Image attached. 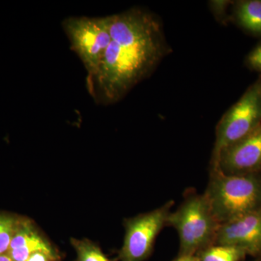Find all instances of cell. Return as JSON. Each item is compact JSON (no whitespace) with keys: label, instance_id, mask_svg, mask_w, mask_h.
Listing matches in <instances>:
<instances>
[{"label":"cell","instance_id":"30bf717a","mask_svg":"<svg viewBox=\"0 0 261 261\" xmlns=\"http://www.w3.org/2000/svg\"><path fill=\"white\" fill-rule=\"evenodd\" d=\"M235 15L239 24L254 34H261V1L247 0L238 3Z\"/></svg>","mask_w":261,"mask_h":261},{"label":"cell","instance_id":"ac0fdd59","mask_svg":"<svg viewBox=\"0 0 261 261\" xmlns=\"http://www.w3.org/2000/svg\"><path fill=\"white\" fill-rule=\"evenodd\" d=\"M0 261H14L7 254H1L0 255Z\"/></svg>","mask_w":261,"mask_h":261},{"label":"cell","instance_id":"52a82bcc","mask_svg":"<svg viewBox=\"0 0 261 261\" xmlns=\"http://www.w3.org/2000/svg\"><path fill=\"white\" fill-rule=\"evenodd\" d=\"M212 168L227 175L260 173L261 125L250 135L223 149L212 161Z\"/></svg>","mask_w":261,"mask_h":261},{"label":"cell","instance_id":"7c38bea8","mask_svg":"<svg viewBox=\"0 0 261 261\" xmlns=\"http://www.w3.org/2000/svg\"><path fill=\"white\" fill-rule=\"evenodd\" d=\"M71 243L77 252V261H110L99 247L89 240H72Z\"/></svg>","mask_w":261,"mask_h":261},{"label":"cell","instance_id":"8992f818","mask_svg":"<svg viewBox=\"0 0 261 261\" xmlns=\"http://www.w3.org/2000/svg\"><path fill=\"white\" fill-rule=\"evenodd\" d=\"M173 201L126 223L124 242L119 253L121 261H143L150 255L158 235L167 226Z\"/></svg>","mask_w":261,"mask_h":261},{"label":"cell","instance_id":"5bb4252c","mask_svg":"<svg viewBox=\"0 0 261 261\" xmlns=\"http://www.w3.org/2000/svg\"><path fill=\"white\" fill-rule=\"evenodd\" d=\"M247 62L254 70L261 72V44L250 53Z\"/></svg>","mask_w":261,"mask_h":261},{"label":"cell","instance_id":"e0dca14e","mask_svg":"<svg viewBox=\"0 0 261 261\" xmlns=\"http://www.w3.org/2000/svg\"><path fill=\"white\" fill-rule=\"evenodd\" d=\"M173 261H197V259L195 256H191V255H178Z\"/></svg>","mask_w":261,"mask_h":261},{"label":"cell","instance_id":"ffe728a7","mask_svg":"<svg viewBox=\"0 0 261 261\" xmlns=\"http://www.w3.org/2000/svg\"><path fill=\"white\" fill-rule=\"evenodd\" d=\"M197 261H198V260H197Z\"/></svg>","mask_w":261,"mask_h":261},{"label":"cell","instance_id":"4fadbf2b","mask_svg":"<svg viewBox=\"0 0 261 261\" xmlns=\"http://www.w3.org/2000/svg\"><path fill=\"white\" fill-rule=\"evenodd\" d=\"M19 222L13 218L0 216V255L8 252Z\"/></svg>","mask_w":261,"mask_h":261},{"label":"cell","instance_id":"3957f363","mask_svg":"<svg viewBox=\"0 0 261 261\" xmlns=\"http://www.w3.org/2000/svg\"><path fill=\"white\" fill-rule=\"evenodd\" d=\"M220 224L205 194H191L168 217L167 226L177 231L179 255L197 256L216 245Z\"/></svg>","mask_w":261,"mask_h":261},{"label":"cell","instance_id":"d6986e66","mask_svg":"<svg viewBox=\"0 0 261 261\" xmlns=\"http://www.w3.org/2000/svg\"><path fill=\"white\" fill-rule=\"evenodd\" d=\"M253 261H260V259H256V260H255Z\"/></svg>","mask_w":261,"mask_h":261},{"label":"cell","instance_id":"8fae6325","mask_svg":"<svg viewBox=\"0 0 261 261\" xmlns=\"http://www.w3.org/2000/svg\"><path fill=\"white\" fill-rule=\"evenodd\" d=\"M240 247L226 245H214L196 256L198 261H243L247 257Z\"/></svg>","mask_w":261,"mask_h":261},{"label":"cell","instance_id":"5b68a950","mask_svg":"<svg viewBox=\"0 0 261 261\" xmlns=\"http://www.w3.org/2000/svg\"><path fill=\"white\" fill-rule=\"evenodd\" d=\"M261 125V82L251 86L220 121L212 161L220 152Z\"/></svg>","mask_w":261,"mask_h":261},{"label":"cell","instance_id":"2e32d148","mask_svg":"<svg viewBox=\"0 0 261 261\" xmlns=\"http://www.w3.org/2000/svg\"><path fill=\"white\" fill-rule=\"evenodd\" d=\"M228 2L227 1H214L211 2L212 9L214 10L216 15H224L227 8Z\"/></svg>","mask_w":261,"mask_h":261},{"label":"cell","instance_id":"7a4b0ae2","mask_svg":"<svg viewBox=\"0 0 261 261\" xmlns=\"http://www.w3.org/2000/svg\"><path fill=\"white\" fill-rule=\"evenodd\" d=\"M204 194L222 224L261 208V175H227L212 168Z\"/></svg>","mask_w":261,"mask_h":261},{"label":"cell","instance_id":"9a60e30c","mask_svg":"<svg viewBox=\"0 0 261 261\" xmlns=\"http://www.w3.org/2000/svg\"><path fill=\"white\" fill-rule=\"evenodd\" d=\"M56 255H51L44 252H37L33 253L27 261H56Z\"/></svg>","mask_w":261,"mask_h":261},{"label":"cell","instance_id":"277c9868","mask_svg":"<svg viewBox=\"0 0 261 261\" xmlns=\"http://www.w3.org/2000/svg\"><path fill=\"white\" fill-rule=\"evenodd\" d=\"M63 28L71 48L80 57L88 77L97 71L111 41L108 16L104 18L70 17L63 22Z\"/></svg>","mask_w":261,"mask_h":261},{"label":"cell","instance_id":"6da1fadb","mask_svg":"<svg viewBox=\"0 0 261 261\" xmlns=\"http://www.w3.org/2000/svg\"><path fill=\"white\" fill-rule=\"evenodd\" d=\"M109 19L111 41L87 88L97 102H118L153 70L166 53L159 22L132 9Z\"/></svg>","mask_w":261,"mask_h":261},{"label":"cell","instance_id":"ba28073f","mask_svg":"<svg viewBox=\"0 0 261 261\" xmlns=\"http://www.w3.org/2000/svg\"><path fill=\"white\" fill-rule=\"evenodd\" d=\"M216 245L240 247L261 259V208L220 225Z\"/></svg>","mask_w":261,"mask_h":261},{"label":"cell","instance_id":"9c48e42d","mask_svg":"<svg viewBox=\"0 0 261 261\" xmlns=\"http://www.w3.org/2000/svg\"><path fill=\"white\" fill-rule=\"evenodd\" d=\"M44 252L56 255L53 247L41 236L28 221L19 222L10 243L8 255L14 261H27L34 252Z\"/></svg>","mask_w":261,"mask_h":261}]
</instances>
